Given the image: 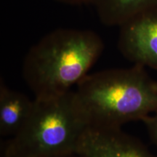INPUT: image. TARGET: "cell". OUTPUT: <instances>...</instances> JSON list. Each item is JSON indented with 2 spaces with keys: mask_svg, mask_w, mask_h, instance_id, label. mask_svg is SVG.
Returning a JSON list of instances; mask_svg holds the SVG:
<instances>
[{
  "mask_svg": "<svg viewBox=\"0 0 157 157\" xmlns=\"http://www.w3.org/2000/svg\"><path fill=\"white\" fill-rule=\"evenodd\" d=\"M74 93L89 128H121L157 112V81L140 65L88 74Z\"/></svg>",
  "mask_w": 157,
  "mask_h": 157,
  "instance_id": "obj_1",
  "label": "cell"
},
{
  "mask_svg": "<svg viewBox=\"0 0 157 157\" xmlns=\"http://www.w3.org/2000/svg\"><path fill=\"white\" fill-rule=\"evenodd\" d=\"M104 44L95 31L58 29L31 47L23 76L35 99H48L71 91L101 56Z\"/></svg>",
  "mask_w": 157,
  "mask_h": 157,
  "instance_id": "obj_2",
  "label": "cell"
},
{
  "mask_svg": "<svg viewBox=\"0 0 157 157\" xmlns=\"http://www.w3.org/2000/svg\"><path fill=\"white\" fill-rule=\"evenodd\" d=\"M89 128L76 105L74 90L56 98L34 99L28 121L5 143L18 157H52L77 153Z\"/></svg>",
  "mask_w": 157,
  "mask_h": 157,
  "instance_id": "obj_3",
  "label": "cell"
},
{
  "mask_svg": "<svg viewBox=\"0 0 157 157\" xmlns=\"http://www.w3.org/2000/svg\"><path fill=\"white\" fill-rule=\"evenodd\" d=\"M120 28L121 53L134 64L157 71V8L137 15Z\"/></svg>",
  "mask_w": 157,
  "mask_h": 157,
  "instance_id": "obj_4",
  "label": "cell"
},
{
  "mask_svg": "<svg viewBox=\"0 0 157 157\" xmlns=\"http://www.w3.org/2000/svg\"><path fill=\"white\" fill-rule=\"evenodd\" d=\"M82 157H157L121 128H88L78 145Z\"/></svg>",
  "mask_w": 157,
  "mask_h": 157,
  "instance_id": "obj_5",
  "label": "cell"
},
{
  "mask_svg": "<svg viewBox=\"0 0 157 157\" xmlns=\"http://www.w3.org/2000/svg\"><path fill=\"white\" fill-rule=\"evenodd\" d=\"M34 106V100L10 89L2 78L0 82V134L15 136L28 121Z\"/></svg>",
  "mask_w": 157,
  "mask_h": 157,
  "instance_id": "obj_6",
  "label": "cell"
},
{
  "mask_svg": "<svg viewBox=\"0 0 157 157\" xmlns=\"http://www.w3.org/2000/svg\"><path fill=\"white\" fill-rule=\"evenodd\" d=\"M101 22L107 26H121L137 15L157 8V0H93Z\"/></svg>",
  "mask_w": 157,
  "mask_h": 157,
  "instance_id": "obj_7",
  "label": "cell"
},
{
  "mask_svg": "<svg viewBox=\"0 0 157 157\" xmlns=\"http://www.w3.org/2000/svg\"><path fill=\"white\" fill-rule=\"evenodd\" d=\"M142 121L146 126L149 138L157 148V112L145 118Z\"/></svg>",
  "mask_w": 157,
  "mask_h": 157,
  "instance_id": "obj_8",
  "label": "cell"
},
{
  "mask_svg": "<svg viewBox=\"0 0 157 157\" xmlns=\"http://www.w3.org/2000/svg\"><path fill=\"white\" fill-rule=\"evenodd\" d=\"M56 1L69 5H82L92 4L93 0H56Z\"/></svg>",
  "mask_w": 157,
  "mask_h": 157,
  "instance_id": "obj_9",
  "label": "cell"
},
{
  "mask_svg": "<svg viewBox=\"0 0 157 157\" xmlns=\"http://www.w3.org/2000/svg\"><path fill=\"white\" fill-rule=\"evenodd\" d=\"M1 157H18V156H17L15 154H14L12 151L10 150L7 147H6L5 145H4Z\"/></svg>",
  "mask_w": 157,
  "mask_h": 157,
  "instance_id": "obj_10",
  "label": "cell"
},
{
  "mask_svg": "<svg viewBox=\"0 0 157 157\" xmlns=\"http://www.w3.org/2000/svg\"><path fill=\"white\" fill-rule=\"evenodd\" d=\"M52 157H82L79 154L77 153H73V154H63V155H59V156H52Z\"/></svg>",
  "mask_w": 157,
  "mask_h": 157,
  "instance_id": "obj_11",
  "label": "cell"
}]
</instances>
